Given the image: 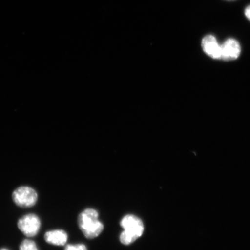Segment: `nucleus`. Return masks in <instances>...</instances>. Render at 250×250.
<instances>
[{
  "label": "nucleus",
  "mask_w": 250,
  "mask_h": 250,
  "mask_svg": "<svg viewBox=\"0 0 250 250\" xmlns=\"http://www.w3.org/2000/svg\"><path fill=\"white\" fill-rule=\"evenodd\" d=\"M98 211L92 208H87L78 217V226L87 239H92L102 232L104 226L98 220Z\"/></svg>",
  "instance_id": "f257e3e1"
},
{
  "label": "nucleus",
  "mask_w": 250,
  "mask_h": 250,
  "mask_svg": "<svg viewBox=\"0 0 250 250\" xmlns=\"http://www.w3.org/2000/svg\"><path fill=\"white\" fill-rule=\"evenodd\" d=\"M121 226L124 229L120 236V241L124 245H129L142 236L144 224L139 217L134 215H127L121 222Z\"/></svg>",
  "instance_id": "f03ea898"
},
{
  "label": "nucleus",
  "mask_w": 250,
  "mask_h": 250,
  "mask_svg": "<svg viewBox=\"0 0 250 250\" xmlns=\"http://www.w3.org/2000/svg\"><path fill=\"white\" fill-rule=\"evenodd\" d=\"M12 200L18 207L29 208L36 204L38 195L32 188L22 186L16 189L12 193Z\"/></svg>",
  "instance_id": "7ed1b4c3"
},
{
  "label": "nucleus",
  "mask_w": 250,
  "mask_h": 250,
  "mask_svg": "<svg viewBox=\"0 0 250 250\" xmlns=\"http://www.w3.org/2000/svg\"><path fill=\"white\" fill-rule=\"evenodd\" d=\"M18 227L27 237H34L38 234L41 228V221L37 215L29 214L24 215L18 221Z\"/></svg>",
  "instance_id": "20e7f679"
},
{
  "label": "nucleus",
  "mask_w": 250,
  "mask_h": 250,
  "mask_svg": "<svg viewBox=\"0 0 250 250\" xmlns=\"http://www.w3.org/2000/svg\"><path fill=\"white\" fill-rule=\"evenodd\" d=\"M221 46V59L224 61L236 60L241 54V46H240L239 42L235 39H228Z\"/></svg>",
  "instance_id": "39448f33"
},
{
  "label": "nucleus",
  "mask_w": 250,
  "mask_h": 250,
  "mask_svg": "<svg viewBox=\"0 0 250 250\" xmlns=\"http://www.w3.org/2000/svg\"><path fill=\"white\" fill-rule=\"evenodd\" d=\"M202 47L206 55L214 59H221V46L217 42L215 37L208 35L202 41Z\"/></svg>",
  "instance_id": "423d86ee"
},
{
  "label": "nucleus",
  "mask_w": 250,
  "mask_h": 250,
  "mask_svg": "<svg viewBox=\"0 0 250 250\" xmlns=\"http://www.w3.org/2000/svg\"><path fill=\"white\" fill-rule=\"evenodd\" d=\"M44 239L46 243L55 246H64L66 244L68 235L62 230H53L45 233Z\"/></svg>",
  "instance_id": "0eeeda50"
},
{
  "label": "nucleus",
  "mask_w": 250,
  "mask_h": 250,
  "mask_svg": "<svg viewBox=\"0 0 250 250\" xmlns=\"http://www.w3.org/2000/svg\"><path fill=\"white\" fill-rule=\"evenodd\" d=\"M20 250H39L36 244L33 240L25 239L21 243Z\"/></svg>",
  "instance_id": "6e6552de"
},
{
  "label": "nucleus",
  "mask_w": 250,
  "mask_h": 250,
  "mask_svg": "<svg viewBox=\"0 0 250 250\" xmlns=\"http://www.w3.org/2000/svg\"><path fill=\"white\" fill-rule=\"evenodd\" d=\"M64 250H87L86 247L83 244L69 245L65 247Z\"/></svg>",
  "instance_id": "1a4fd4ad"
},
{
  "label": "nucleus",
  "mask_w": 250,
  "mask_h": 250,
  "mask_svg": "<svg viewBox=\"0 0 250 250\" xmlns=\"http://www.w3.org/2000/svg\"><path fill=\"white\" fill-rule=\"evenodd\" d=\"M245 15L247 18L250 21V5L246 8Z\"/></svg>",
  "instance_id": "9d476101"
},
{
  "label": "nucleus",
  "mask_w": 250,
  "mask_h": 250,
  "mask_svg": "<svg viewBox=\"0 0 250 250\" xmlns=\"http://www.w3.org/2000/svg\"><path fill=\"white\" fill-rule=\"evenodd\" d=\"M0 250H8L6 249H0Z\"/></svg>",
  "instance_id": "9b49d317"
},
{
  "label": "nucleus",
  "mask_w": 250,
  "mask_h": 250,
  "mask_svg": "<svg viewBox=\"0 0 250 250\" xmlns=\"http://www.w3.org/2000/svg\"><path fill=\"white\" fill-rule=\"evenodd\" d=\"M228 1H231V0H228Z\"/></svg>",
  "instance_id": "f8f14e48"
}]
</instances>
